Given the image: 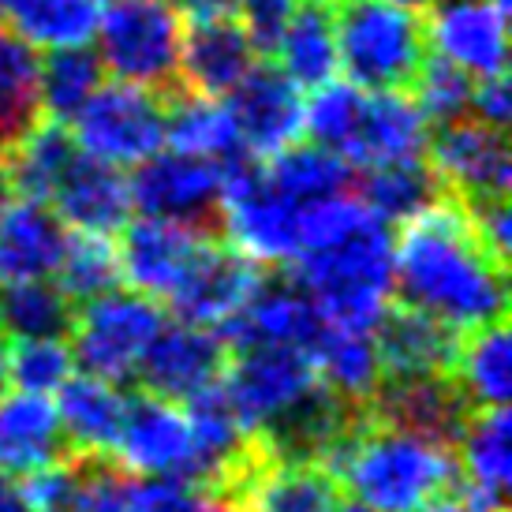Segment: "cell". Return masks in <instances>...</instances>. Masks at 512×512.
Returning <instances> with one entry per match:
<instances>
[{"mask_svg": "<svg viewBox=\"0 0 512 512\" xmlns=\"http://www.w3.org/2000/svg\"><path fill=\"white\" fill-rule=\"evenodd\" d=\"M337 27V68L363 90L412 86L427 60V30L419 15L389 0H341L333 12Z\"/></svg>", "mask_w": 512, "mask_h": 512, "instance_id": "5b68a950", "label": "cell"}, {"mask_svg": "<svg viewBox=\"0 0 512 512\" xmlns=\"http://www.w3.org/2000/svg\"><path fill=\"white\" fill-rule=\"evenodd\" d=\"M228 113L243 154L270 161L299 143L307 124V101L277 64H255L251 75L232 90Z\"/></svg>", "mask_w": 512, "mask_h": 512, "instance_id": "4fadbf2b", "label": "cell"}, {"mask_svg": "<svg viewBox=\"0 0 512 512\" xmlns=\"http://www.w3.org/2000/svg\"><path fill=\"white\" fill-rule=\"evenodd\" d=\"M60 460H68V441L60 430L57 404L45 393L23 389L0 397V471L23 479Z\"/></svg>", "mask_w": 512, "mask_h": 512, "instance_id": "4316f807", "label": "cell"}, {"mask_svg": "<svg viewBox=\"0 0 512 512\" xmlns=\"http://www.w3.org/2000/svg\"><path fill=\"white\" fill-rule=\"evenodd\" d=\"M471 86L475 79L468 72H460L441 57H427L412 79V101L427 116V124H453V120H464V113L471 109Z\"/></svg>", "mask_w": 512, "mask_h": 512, "instance_id": "b9f144b4", "label": "cell"}, {"mask_svg": "<svg viewBox=\"0 0 512 512\" xmlns=\"http://www.w3.org/2000/svg\"><path fill=\"white\" fill-rule=\"evenodd\" d=\"M490 4H498V8H509V0H490Z\"/></svg>", "mask_w": 512, "mask_h": 512, "instance_id": "db71d44e", "label": "cell"}, {"mask_svg": "<svg viewBox=\"0 0 512 512\" xmlns=\"http://www.w3.org/2000/svg\"><path fill=\"white\" fill-rule=\"evenodd\" d=\"M12 184H8V172H4V165H0V210H4V206H8V202H12Z\"/></svg>", "mask_w": 512, "mask_h": 512, "instance_id": "f907efd6", "label": "cell"}, {"mask_svg": "<svg viewBox=\"0 0 512 512\" xmlns=\"http://www.w3.org/2000/svg\"><path fill=\"white\" fill-rule=\"evenodd\" d=\"M228 498L240 512H337L341 486L322 464L277 460L258 449L255 464L243 471Z\"/></svg>", "mask_w": 512, "mask_h": 512, "instance_id": "ffe728a7", "label": "cell"}, {"mask_svg": "<svg viewBox=\"0 0 512 512\" xmlns=\"http://www.w3.org/2000/svg\"><path fill=\"white\" fill-rule=\"evenodd\" d=\"M270 53H277V68L299 86L318 90L333 83L337 75V27H333V4L326 0H303L288 15L285 30L277 34Z\"/></svg>", "mask_w": 512, "mask_h": 512, "instance_id": "f1b7e54d", "label": "cell"}, {"mask_svg": "<svg viewBox=\"0 0 512 512\" xmlns=\"http://www.w3.org/2000/svg\"><path fill=\"white\" fill-rule=\"evenodd\" d=\"M172 4H176L180 19H184V27H191V23H214V19L236 15L232 0H172Z\"/></svg>", "mask_w": 512, "mask_h": 512, "instance_id": "bcb514c9", "label": "cell"}, {"mask_svg": "<svg viewBox=\"0 0 512 512\" xmlns=\"http://www.w3.org/2000/svg\"><path fill=\"white\" fill-rule=\"evenodd\" d=\"M427 150L445 195L468 206L509 199L512 161L505 131L490 128L483 120H453L441 128L438 139H430Z\"/></svg>", "mask_w": 512, "mask_h": 512, "instance_id": "7c38bea8", "label": "cell"}, {"mask_svg": "<svg viewBox=\"0 0 512 512\" xmlns=\"http://www.w3.org/2000/svg\"><path fill=\"white\" fill-rule=\"evenodd\" d=\"M232 8L247 34L255 38L258 53H270L277 34L285 30L288 15L299 8V0H232Z\"/></svg>", "mask_w": 512, "mask_h": 512, "instance_id": "ee69618b", "label": "cell"}, {"mask_svg": "<svg viewBox=\"0 0 512 512\" xmlns=\"http://www.w3.org/2000/svg\"><path fill=\"white\" fill-rule=\"evenodd\" d=\"M165 143L180 154L210 157L225 161L240 150L236 124L228 113L225 98H206V94H184L165 105Z\"/></svg>", "mask_w": 512, "mask_h": 512, "instance_id": "836d02e7", "label": "cell"}, {"mask_svg": "<svg viewBox=\"0 0 512 512\" xmlns=\"http://www.w3.org/2000/svg\"><path fill=\"white\" fill-rule=\"evenodd\" d=\"M441 191L434 169L423 161H404V165H385V169H370L363 180V206L370 214L385 221V225H404L415 214H423L430 202H438Z\"/></svg>", "mask_w": 512, "mask_h": 512, "instance_id": "8d00e7d4", "label": "cell"}, {"mask_svg": "<svg viewBox=\"0 0 512 512\" xmlns=\"http://www.w3.org/2000/svg\"><path fill=\"white\" fill-rule=\"evenodd\" d=\"M68 228L34 199H15L0 210V285L49 281L60 266Z\"/></svg>", "mask_w": 512, "mask_h": 512, "instance_id": "484cf974", "label": "cell"}, {"mask_svg": "<svg viewBox=\"0 0 512 512\" xmlns=\"http://www.w3.org/2000/svg\"><path fill=\"white\" fill-rule=\"evenodd\" d=\"M101 60L94 53L83 49H53V57L42 64V113L57 124H68L79 109L86 105V98L101 86Z\"/></svg>", "mask_w": 512, "mask_h": 512, "instance_id": "f35d334b", "label": "cell"}, {"mask_svg": "<svg viewBox=\"0 0 512 512\" xmlns=\"http://www.w3.org/2000/svg\"><path fill=\"white\" fill-rule=\"evenodd\" d=\"M318 146L370 172L423 161L430 146L427 116L400 90H363L356 83H326L307 101V124Z\"/></svg>", "mask_w": 512, "mask_h": 512, "instance_id": "277c9868", "label": "cell"}, {"mask_svg": "<svg viewBox=\"0 0 512 512\" xmlns=\"http://www.w3.org/2000/svg\"><path fill=\"white\" fill-rule=\"evenodd\" d=\"M165 329V314L157 299L139 292H105L86 299L72 314V356L75 363L105 382L135 378L146 348Z\"/></svg>", "mask_w": 512, "mask_h": 512, "instance_id": "9c48e42d", "label": "cell"}, {"mask_svg": "<svg viewBox=\"0 0 512 512\" xmlns=\"http://www.w3.org/2000/svg\"><path fill=\"white\" fill-rule=\"evenodd\" d=\"M105 0H4L0 15L27 45L83 49L94 42Z\"/></svg>", "mask_w": 512, "mask_h": 512, "instance_id": "1f68e13d", "label": "cell"}, {"mask_svg": "<svg viewBox=\"0 0 512 512\" xmlns=\"http://www.w3.org/2000/svg\"><path fill=\"white\" fill-rule=\"evenodd\" d=\"M128 512H240L221 490L184 479H143L128 483Z\"/></svg>", "mask_w": 512, "mask_h": 512, "instance_id": "7bdbcfd3", "label": "cell"}, {"mask_svg": "<svg viewBox=\"0 0 512 512\" xmlns=\"http://www.w3.org/2000/svg\"><path fill=\"white\" fill-rule=\"evenodd\" d=\"M337 512H374V509L359 505V501H341V509H337Z\"/></svg>", "mask_w": 512, "mask_h": 512, "instance_id": "f5cc1de1", "label": "cell"}, {"mask_svg": "<svg viewBox=\"0 0 512 512\" xmlns=\"http://www.w3.org/2000/svg\"><path fill=\"white\" fill-rule=\"evenodd\" d=\"M53 277H57V288L72 303L105 296L120 281L116 247L109 243V236H83V232H75L64 243V255H60V266Z\"/></svg>", "mask_w": 512, "mask_h": 512, "instance_id": "ab89813d", "label": "cell"}, {"mask_svg": "<svg viewBox=\"0 0 512 512\" xmlns=\"http://www.w3.org/2000/svg\"><path fill=\"white\" fill-rule=\"evenodd\" d=\"M296 285L329 326L374 333L393 299V236L363 199L296 258Z\"/></svg>", "mask_w": 512, "mask_h": 512, "instance_id": "3957f363", "label": "cell"}, {"mask_svg": "<svg viewBox=\"0 0 512 512\" xmlns=\"http://www.w3.org/2000/svg\"><path fill=\"white\" fill-rule=\"evenodd\" d=\"M143 378L146 393L176 404H187L191 397L206 393L225 374V341L214 329L202 326H165L146 348L143 363L135 370Z\"/></svg>", "mask_w": 512, "mask_h": 512, "instance_id": "ac0fdd59", "label": "cell"}, {"mask_svg": "<svg viewBox=\"0 0 512 512\" xmlns=\"http://www.w3.org/2000/svg\"><path fill=\"white\" fill-rule=\"evenodd\" d=\"M75 146L113 169L143 165L165 146V101L150 86L101 83L68 120Z\"/></svg>", "mask_w": 512, "mask_h": 512, "instance_id": "30bf717a", "label": "cell"}, {"mask_svg": "<svg viewBox=\"0 0 512 512\" xmlns=\"http://www.w3.org/2000/svg\"><path fill=\"white\" fill-rule=\"evenodd\" d=\"M374 348H378V367L382 382L397 378H453L456 348L460 333L441 326L434 318L408 307H389L385 318L374 329Z\"/></svg>", "mask_w": 512, "mask_h": 512, "instance_id": "cb8c5ba5", "label": "cell"}, {"mask_svg": "<svg viewBox=\"0 0 512 512\" xmlns=\"http://www.w3.org/2000/svg\"><path fill=\"white\" fill-rule=\"evenodd\" d=\"M255 266L258 262L243 258L236 247L206 240L195 266L187 270L180 288L169 296V307L180 314V322H187V326H202L217 333L240 314V307L251 299V292L262 281V273Z\"/></svg>", "mask_w": 512, "mask_h": 512, "instance_id": "2e32d148", "label": "cell"}, {"mask_svg": "<svg viewBox=\"0 0 512 512\" xmlns=\"http://www.w3.org/2000/svg\"><path fill=\"white\" fill-rule=\"evenodd\" d=\"M4 385H8V344H4V333H0V397H4Z\"/></svg>", "mask_w": 512, "mask_h": 512, "instance_id": "681fc988", "label": "cell"}, {"mask_svg": "<svg viewBox=\"0 0 512 512\" xmlns=\"http://www.w3.org/2000/svg\"><path fill=\"white\" fill-rule=\"evenodd\" d=\"M389 4H397V8H408V12H419V8H430L434 0H389Z\"/></svg>", "mask_w": 512, "mask_h": 512, "instance_id": "816d5d0a", "label": "cell"}, {"mask_svg": "<svg viewBox=\"0 0 512 512\" xmlns=\"http://www.w3.org/2000/svg\"><path fill=\"white\" fill-rule=\"evenodd\" d=\"M131 206L143 210V217L176 221V225H202L221 202V161L191 157L169 150L146 157L135 165L128 180Z\"/></svg>", "mask_w": 512, "mask_h": 512, "instance_id": "5bb4252c", "label": "cell"}, {"mask_svg": "<svg viewBox=\"0 0 512 512\" xmlns=\"http://www.w3.org/2000/svg\"><path fill=\"white\" fill-rule=\"evenodd\" d=\"M419 512H475V509H471V505L464 498H460V501L441 498V501H434V505H427V509H419Z\"/></svg>", "mask_w": 512, "mask_h": 512, "instance_id": "c3c4849f", "label": "cell"}, {"mask_svg": "<svg viewBox=\"0 0 512 512\" xmlns=\"http://www.w3.org/2000/svg\"><path fill=\"white\" fill-rule=\"evenodd\" d=\"M255 64L258 45L236 15L184 27L180 75H184L187 90L206 94V98H225L251 75Z\"/></svg>", "mask_w": 512, "mask_h": 512, "instance_id": "d4e9b609", "label": "cell"}, {"mask_svg": "<svg viewBox=\"0 0 512 512\" xmlns=\"http://www.w3.org/2000/svg\"><path fill=\"white\" fill-rule=\"evenodd\" d=\"M120 232H124L116 247L120 277L146 299H169L210 240L202 225H176L157 217L128 221Z\"/></svg>", "mask_w": 512, "mask_h": 512, "instance_id": "9a60e30c", "label": "cell"}, {"mask_svg": "<svg viewBox=\"0 0 512 512\" xmlns=\"http://www.w3.org/2000/svg\"><path fill=\"white\" fill-rule=\"evenodd\" d=\"M101 68L135 86H172L180 79L184 19L172 0H113L98 23Z\"/></svg>", "mask_w": 512, "mask_h": 512, "instance_id": "52a82bcc", "label": "cell"}, {"mask_svg": "<svg viewBox=\"0 0 512 512\" xmlns=\"http://www.w3.org/2000/svg\"><path fill=\"white\" fill-rule=\"evenodd\" d=\"M0 512H30L23 483L15 475H8V471H0Z\"/></svg>", "mask_w": 512, "mask_h": 512, "instance_id": "7dc6e473", "label": "cell"}, {"mask_svg": "<svg viewBox=\"0 0 512 512\" xmlns=\"http://www.w3.org/2000/svg\"><path fill=\"white\" fill-rule=\"evenodd\" d=\"M453 382L471 408H505L512 393V348L505 322L471 329L460 341L453 363Z\"/></svg>", "mask_w": 512, "mask_h": 512, "instance_id": "d6a6232c", "label": "cell"}, {"mask_svg": "<svg viewBox=\"0 0 512 512\" xmlns=\"http://www.w3.org/2000/svg\"><path fill=\"white\" fill-rule=\"evenodd\" d=\"M322 329V314L311 303V296L296 281H258L251 299L240 307V314L217 329V337L232 348L247 344H292L311 348V341Z\"/></svg>", "mask_w": 512, "mask_h": 512, "instance_id": "7402d4cb", "label": "cell"}, {"mask_svg": "<svg viewBox=\"0 0 512 512\" xmlns=\"http://www.w3.org/2000/svg\"><path fill=\"white\" fill-rule=\"evenodd\" d=\"M57 393V419L68 449H75V456L113 453L124 408H128V397L116 389V382H105L94 374H72Z\"/></svg>", "mask_w": 512, "mask_h": 512, "instance_id": "83f0119b", "label": "cell"}, {"mask_svg": "<svg viewBox=\"0 0 512 512\" xmlns=\"http://www.w3.org/2000/svg\"><path fill=\"white\" fill-rule=\"evenodd\" d=\"M113 456L120 471L139 479H184L206 486V460H202L195 427L184 404L154 393L128 400L124 423L116 434Z\"/></svg>", "mask_w": 512, "mask_h": 512, "instance_id": "8fae6325", "label": "cell"}, {"mask_svg": "<svg viewBox=\"0 0 512 512\" xmlns=\"http://www.w3.org/2000/svg\"><path fill=\"white\" fill-rule=\"evenodd\" d=\"M75 356L60 337H30L15 341L8 348V382H15L23 393H57L72 378Z\"/></svg>", "mask_w": 512, "mask_h": 512, "instance_id": "60d3db41", "label": "cell"}, {"mask_svg": "<svg viewBox=\"0 0 512 512\" xmlns=\"http://www.w3.org/2000/svg\"><path fill=\"white\" fill-rule=\"evenodd\" d=\"M42 60L15 30L0 27V165L42 120Z\"/></svg>", "mask_w": 512, "mask_h": 512, "instance_id": "4dcf8cb0", "label": "cell"}, {"mask_svg": "<svg viewBox=\"0 0 512 512\" xmlns=\"http://www.w3.org/2000/svg\"><path fill=\"white\" fill-rule=\"evenodd\" d=\"M262 169L270 176V184L292 202H299V206L352 195V165L318 143L288 146L285 154L262 161Z\"/></svg>", "mask_w": 512, "mask_h": 512, "instance_id": "e575fe53", "label": "cell"}, {"mask_svg": "<svg viewBox=\"0 0 512 512\" xmlns=\"http://www.w3.org/2000/svg\"><path fill=\"white\" fill-rule=\"evenodd\" d=\"M75 303L49 281L0 285V333L19 341L30 337H64L72 329Z\"/></svg>", "mask_w": 512, "mask_h": 512, "instance_id": "74e56055", "label": "cell"}, {"mask_svg": "<svg viewBox=\"0 0 512 512\" xmlns=\"http://www.w3.org/2000/svg\"><path fill=\"white\" fill-rule=\"evenodd\" d=\"M314 363L292 344H247L236 348L232 367L221 374V393L236 423L251 441H262L296 404L318 389Z\"/></svg>", "mask_w": 512, "mask_h": 512, "instance_id": "ba28073f", "label": "cell"}, {"mask_svg": "<svg viewBox=\"0 0 512 512\" xmlns=\"http://www.w3.org/2000/svg\"><path fill=\"white\" fill-rule=\"evenodd\" d=\"M45 202H53L60 225L75 228L83 236H113L131 217L128 180L120 176V169L83 150L68 161V169L60 172Z\"/></svg>", "mask_w": 512, "mask_h": 512, "instance_id": "d6986e66", "label": "cell"}, {"mask_svg": "<svg viewBox=\"0 0 512 512\" xmlns=\"http://www.w3.org/2000/svg\"><path fill=\"white\" fill-rule=\"evenodd\" d=\"M512 419L509 408H471L456 438V468L464 501L475 512H505L512 479Z\"/></svg>", "mask_w": 512, "mask_h": 512, "instance_id": "603a6c76", "label": "cell"}, {"mask_svg": "<svg viewBox=\"0 0 512 512\" xmlns=\"http://www.w3.org/2000/svg\"><path fill=\"white\" fill-rule=\"evenodd\" d=\"M427 42L441 60L468 72L471 79L505 75L509 60V34H505V8L490 0H434Z\"/></svg>", "mask_w": 512, "mask_h": 512, "instance_id": "e0dca14e", "label": "cell"}, {"mask_svg": "<svg viewBox=\"0 0 512 512\" xmlns=\"http://www.w3.org/2000/svg\"><path fill=\"white\" fill-rule=\"evenodd\" d=\"M471 113L490 128L505 131L512 116V90L505 75H490V79H475L471 86Z\"/></svg>", "mask_w": 512, "mask_h": 512, "instance_id": "f6af8a7d", "label": "cell"}, {"mask_svg": "<svg viewBox=\"0 0 512 512\" xmlns=\"http://www.w3.org/2000/svg\"><path fill=\"white\" fill-rule=\"evenodd\" d=\"M0 4H4V0H0Z\"/></svg>", "mask_w": 512, "mask_h": 512, "instance_id": "9f6ffc18", "label": "cell"}, {"mask_svg": "<svg viewBox=\"0 0 512 512\" xmlns=\"http://www.w3.org/2000/svg\"><path fill=\"white\" fill-rule=\"evenodd\" d=\"M307 356L314 363L318 382L326 385L329 393H337L348 404H356V408H363V400L374 397V389L382 385L374 333L329 326L326 318H322V329H318V337L307 348Z\"/></svg>", "mask_w": 512, "mask_h": 512, "instance_id": "f546056e", "label": "cell"}, {"mask_svg": "<svg viewBox=\"0 0 512 512\" xmlns=\"http://www.w3.org/2000/svg\"><path fill=\"white\" fill-rule=\"evenodd\" d=\"M326 4H333V0H326Z\"/></svg>", "mask_w": 512, "mask_h": 512, "instance_id": "11a10c76", "label": "cell"}, {"mask_svg": "<svg viewBox=\"0 0 512 512\" xmlns=\"http://www.w3.org/2000/svg\"><path fill=\"white\" fill-rule=\"evenodd\" d=\"M326 471L352 501L374 512H419L449 498L460 483L453 445L389 427L370 415H359L348 438L329 453Z\"/></svg>", "mask_w": 512, "mask_h": 512, "instance_id": "7a4b0ae2", "label": "cell"}, {"mask_svg": "<svg viewBox=\"0 0 512 512\" xmlns=\"http://www.w3.org/2000/svg\"><path fill=\"white\" fill-rule=\"evenodd\" d=\"M221 217L232 247L251 262H296L307 206L292 202L270 184L262 161L236 150L221 161Z\"/></svg>", "mask_w": 512, "mask_h": 512, "instance_id": "8992f818", "label": "cell"}, {"mask_svg": "<svg viewBox=\"0 0 512 512\" xmlns=\"http://www.w3.org/2000/svg\"><path fill=\"white\" fill-rule=\"evenodd\" d=\"M79 154L72 131L57 124V120H45V124H34V128L19 139L12 154L4 157L8 165V184L12 191H19L23 199L45 202L53 184L60 180V172L68 169V161Z\"/></svg>", "mask_w": 512, "mask_h": 512, "instance_id": "d590c367", "label": "cell"}, {"mask_svg": "<svg viewBox=\"0 0 512 512\" xmlns=\"http://www.w3.org/2000/svg\"><path fill=\"white\" fill-rule=\"evenodd\" d=\"M393 292L400 307L427 314L460 337L505 322L509 299L505 262L490 255L471 210L453 195H441L423 214L404 221L393 243Z\"/></svg>", "mask_w": 512, "mask_h": 512, "instance_id": "6da1fadb", "label": "cell"}, {"mask_svg": "<svg viewBox=\"0 0 512 512\" xmlns=\"http://www.w3.org/2000/svg\"><path fill=\"white\" fill-rule=\"evenodd\" d=\"M370 404V419L389 423V427L415 430L423 438L456 445L460 427L468 419L471 404L464 400L460 385L441 374V378H397V382H382L374 389Z\"/></svg>", "mask_w": 512, "mask_h": 512, "instance_id": "44dd1931", "label": "cell"}]
</instances>
